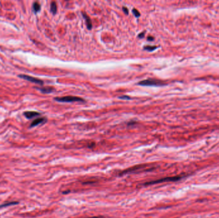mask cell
Wrapping results in <instances>:
<instances>
[{"instance_id":"cell-1","label":"cell","mask_w":219,"mask_h":218,"mask_svg":"<svg viewBox=\"0 0 219 218\" xmlns=\"http://www.w3.org/2000/svg\"><path fill=\"white\" fill-rule=\"evenodd\" d=\"M182 178H183V177H180V176L166 177V178H161V179H159V180L149 182L145 184V185H153V184H156L162 183V182H176V181L181 180Z\"/></svg>"},{"instance_id":"cell-2","label":"cell","mask_w":219,"mask_h":218,"mask_svg":"<svg viewBox=\"0 0 219 218\" xmlns=\"http://www.w3.org/2000/svg\"><path fill=\"white\" fill-rule=\"evenodd\" d=\"M138 84L140 85H142V86H161V85L165 84L162 81L154 79L143 80L140 81Z\"/></svg>"},{"instance_id":"cell-3","label":"cell","mask_w":219,"mask_h":218,"mask_svg":"<svg viewBox=\"0 0 219 218\" xmlns=\"http://www.w3.org/2000/svg\"><path fill=\"white\" fill-rule=\"evenodd\" d=\"M54 100L58 101V102L62 103H70V102H75V101H84V100L82 98L78 97L73 96H67L63 97H56L54 98Z\"/></svg>"},{"instance_id":"cell-4","label":"cell","mask_w":219,"mask_h":218,"mask_svg":"<svg viewBox=\"0 0 219 218\" xmlns=\"http://www.w3.org/2000/svg\"><path fill=\"white\" fill-rule=\"evenodd\" d=\"M18 76L20 77V78H22L23 80L30 81L32 83H34L41 84V85H42L44 84V82L42 80L35 78V77H34L32 76H30L25 75V74H20Z\"/></svg>"},{"instance_id":"cell-5","label":"cell","mask_w":219,"mask_h":218,"mask_svg":"<svg viewBox=\"0 0 219 218\" xmlns=\"http://www.w3.org/2000/svg\"><path fill=\"white\" fill-rule=\"evenodd\" d=\"M24 115L28 119H31L32 118L36 117V116L41 115V114L36 111H25L24 112Z\"/></svg>"},{"instance_id":"cell-6","label":"cell","mask_w":219,"mask_h":218,"mask_svg":"<svg viewBox=\"0 0 219 218\" xmlns=\"http://www.w3.org/2000/svg\"><path fill=\"white\" fill-rule=\"evenodd\" d=\"M46 121V119H44V118H38V119H35L32 123V124L30 125V127H35V126H37L38 125H39V124H41L42 123H44V122Z\"/></svg>"},{"instance_id":"cell-7","label":"cell","mask_w":219,"mask_h":218,"mask_svg":"<svg viewBox=\"0 0 219 218\" xmlns=\"http://www.w3.org/2000/svg\"><path fill=\"white\" fill-rule=\"evenodd\" d=\"M82 14H83V18L86 20V24H87L88 29H90L92 28V22H91V20H90V18L85 13L82 12Z\"/></svg>"},{"instance_id":"cell-8","label":"cell","mask_w":219,"mask_h":218,"mask_svg":"<svg viewBox=\"0 0 219 218\" xmlns=\"http://www.w3.org/2000/svg\"><path fill=\"white\" fill-rule=\"evenodd\" d=\"M38 90H40L42 93H51L54 90V88H53L52 87H45V88H39Z\"/></svg>"},{"instance_id":"cell-9","label":"cell","mask_w":219,"mask_h":218,"mask_svg":"<svg viewBox=\"0 0 219 218\" xmlns=\"http://www.w3.org/2000/svg\"><path fill=\"white\" fill-rule=\"evenodd\" d=\"M33 10L35 13H37L41 10V5L38 2H35L33 4Z\"/></svg>"},{"instance_id":"cell-10","label":"cell","mask_w":219,"mask_h":218,"mask_svg":"<svg viewBox=\"0 0 219 218\" xmlns=\"http://www.w3.org/2000/svg\"><path fill=\"white\" fill-rule=\"evenodd\" d=\"M57 4L56 3L54 2H51V12L53 14H55L57 13Z\"/></svg>"},{"instance_id":"cell-11","label":"cell","mask_w":219,"mask_h":218,"mask_svg":"<svg viewBox=\"0 0 219 218\" xmlns=\"http://www.w3.org/2000/svg\"><path fill=\"white\" fill-rule=\"evenodd\" d=\"M16 204H18V201H12V202H9V203L3 204L0 205V208L6 207H9V206H11V205H16Z\"/></svg>"},{"instance_id":"cell-12","label":"cell","mask_w":219,"mask_h":218,"mask_svg":"<svg viewBox=\"0 0 219 218\" xmlns=\"http://www.w3.org/2000/svg\"><path fill=\"white\" fill-rule=\"evenodd\" d=\"M157 47L156 46H150V45H147L144 47V49L149 51H153V50H154Z\"/></svg>"},{"instance_id":"cell-13","label":"cell","mask_w":219,"mask_h":218,"mask_svg":"<svg viewBox=\"0 0 219 218\" xmlns=\"http://www.w3.org/2000/svg\"><path fill=\"white\" fill-rule=\"evenodd\" d=\"M132 12H133V14L135 15V16H136L137 18H138V17L140 16V12H138L137 9H133Z\"/></svg>"},{"instance_id":"cell-14","label":"cell","mask_w":219,"mask_h":218,"mask_svg":"<svg viewBox=\"0 0 219 218\" xmlns=\"http://www.w3.org/2000/svg\"><path fill=\"white\" fill-rule=\"evenodd\" d=\"M122 9H123V11L124 13H126V14H128V9H127L126 7H123L122 8Z\"/></svg>"},{"instance_id":"cell-15","label":"cell","mask_w":219,"mask_h":218,"mask_svg":"<svg viewBox=\"0 0 219 218\" xmlns=\"http://www.w3.org/2000/svg\"><path fill=\"white\" fill-rule=\"evenodd\" d=\"M120 99H130V97L128 96H121L119 97Z\"/></svg>"},{"instance_id":"cell-16","label":"cell","mask_w":219,"mask_h":218,"mask_svg":"<svg viewBox=\"0 0 219 218\" xmlns=\"http://www.w3.org/2000/svg\"><path fill=\"white\" fill-rule=\"evenodd\" d=\"M144 34H145V33H144V32H142L141 34H139L138 37H139V38H143V37H144Z\"/></svg>"},{"instance_id":"cell-17","label":"cell","mask_w":219,"mask_h":218,"mask_svg":"<svg viewBox=\"0 0 219 218\" xmlns=\"http://www.w3.org/2000/svg\"><path fill=\"white\" fill-rule=\"evenodd\" d=\"M147 39H148V40L153 41V40H154V38H153V37H149L147 38Z\"/></svg>"},{"instance_id":"cell-18","label":"cell","mask_w":219,"mask_h":218,"mask_svg":"<svg viewBox=\"0 0 219 218\" xmlns=\"http://www.w3.org/2000/svg\"><path fill=\"white\" fill-rule=\"evenodd\" d=\"M90 218H100L99 217H90Z\"/></svg>"}]
</instances>
